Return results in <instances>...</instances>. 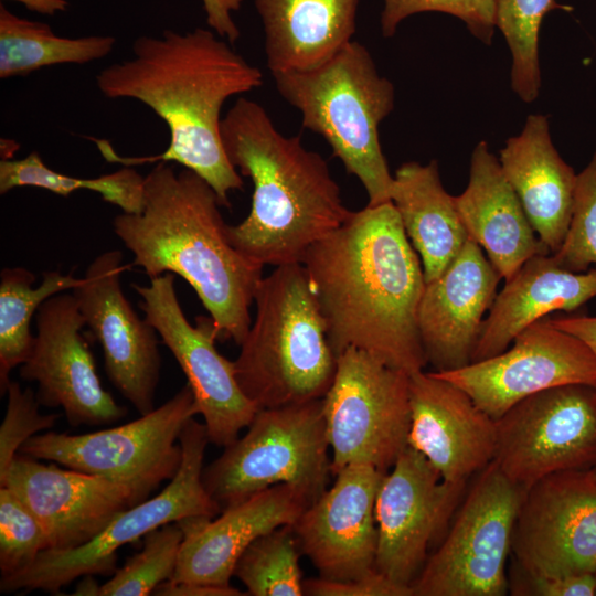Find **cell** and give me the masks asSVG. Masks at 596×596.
Listing matches in <instances>:
<instances>
[{
  "instance_id": "cell-1",
  "label": "cell",
  "mask_w": 596,
  "mask_h": 596,
  "mask_svg": "<svg viewBox=\"0 0 596 596\" xmlns=\"http://www.w3.org/2000/svg\"><path fill=\"white\" fill-rule=\"evenodd\" d=\"M132 56L110 64L96 76L100 93L148 106L169 129L167 149L149 157H121L111 145L94 139L103 157L126 167L177 162L204 179L222 206L244 182L230 162L221 137L225 102L263 85L262 72L213 30L185 33L164 30L132 43Z\"/></svg>"
},
{
  "instance_id": "cell-2",
  "label": "cell",
  "mask_w": 596,
  "mask_h": 596,
  "mask_svg": "<svg viewBox=\"0 0 596 596\" xmlns=\"http://www.w3.org/2000/svg\"><path fill=\"white\" fill-rule=\"evenodd\" d=\"M301 264L337 356L353 347L409 375L423 371L418 309L426 281L391 201L351 211Z\"/></svg>"
},
{
  "instance_id": "cell-3",
  "label": "cell",
  "mask_w": 596,
  "mask_h": 596,
  "mask_svg": "<svg viewBox=\"0 0 596 596\" xmlns=\"http://www.w3.org/2000/svg\"><path fill=\"white\" fill-rule=\"evenodd\" d=\"M221 201L199 174L159 161L145 177L142 207L116 215L114 232L132 253V265L153 278L182 277L212 318L217 340L241 345L264 266L230 242Z\"/></svg>"
},
{
  "instance_id": "cell-4",
  "label": "cell",
  "mask_w": 596,
  "mask_h": 596,
  "mask_svg": "<svg viewBox=\"0 0 596 596\" xmlns=\"http://www.w3.org/2000/svg\"><path fill=\"white\" fill-rule=\"evenodd\" d=\"M221 137L232 166L253 182L249 213L226 226L231 244L251 260L301 263L350 215L327 161L299 136L283 135L257 102L237 98L222 119Z\"/></svg>"
},
{
  "instance_id": "cell-5",
  "label": "cell",
  "mask_w": 596,
  "mask_h": 596,
  "mask_svg": "<svg viewBox=\"0 0 596 596\" xmlns=\"http://www.w3.org/2000/svg\"><path fill=\"white\" fill-rule=\"evenodd\" d=\"M256 313L234 361L237 381L258 409L324 396L337 355L301 263L275 267L254 296Z\"/></svg>"
},
{
  "instance_id": "cell-6",
  "label": "cell",
  "mask_w": 596,
  "mask_h": 596,
  "mask_svg": "<svg viewBox=\"0 0 596 596\" xmlns=\"http://www.w3.org/2000/svg\"><path fill=\"white\" fill-rule=\"evenodd\" d=\"M273 77L279 95L300 111L302 127L320 135L362 183L368 204L390 202L393 175L379 127L394 108L395 91L369 50L351 41L315 68Z\"/></svg>"
},
{
  "instance_id": "cell-7",
  "label": "cell",
  "mask_w": 596,
  "mask_h": 596,
  "mask_svg": "<svg viewBox=\"0 0 596 596\" xmlns=\"http://www.w3.org/2000/svg\"><path fill=\"white\" fill-rule=\"evenodd\" d=\"M224 448L202 472L221 511L281 483L313 502L333 476L322 398L258 409L245 435Z\"/></svg>"
},
{
  "instance_id": "cell-8",
  "label": "cell",
  "mask_w": 596,
  "mask_h": 596,
  "mask_svg": "<svg viewBox=\"0 0 596 596\" xmlns=\"http://www.w3.org/2000/svg\"><path fill=\"white\" fill-rule=\"evenodd\" d=\"M209 443L205 425L194 417L188 421L179 437L181 465L160 493L118 513L99 534L76 549L44 550L28 567L1 576L0 590L26 593L39 589L58 594L85 575L114 574L117 550L164 524L192 517H216L221 509L202 482Z\"/></svg>"
},
{
  "instance_id": "cell-9",
  "label": "cell",
  "mask_w": 596,
  "mask_h": 596,
  "mask_svg": "<svg viewBox=\"0 0 596 596\" xmlns=\"http://www.w3.org/2000/svg\"><path fill=\"white\" fill-rule=\"evenodd\" d=\"M198 414L187 383L166 403L135 421L79 435L38 434L19 454L127 485L145 501L175 476L182 460L177 441L188 421Z\"/></svg>"
},
{
  "instance_id": "cell-10",
  "label": "cell",
  "mask_w": 596,
  "mask_h": 596,
  "mask_svg": "<svg viewBox=\"0 0 596 596\" xmlns=\"http://www.w3.org/2000/svg\"><path fill=\"white\" fill-rule=\"evenodd\" d=\"M524 493L494 460L485 467L413 582L414 596L505 595V564Z\"/></svg>"
},
{
  "instance_id": "cell-11",
  "label": "cell",
  "mask_w": 596,
  "mask_h": 596,
  "mask_svg": "<svg viewBox=\"0 0 596 596\" xmlns=\"http://www.w3.org/2000/svg\"><path fill=\"white\" fill-rule=\"evenodd\" d=\"M333 476L352 464L387 472L408 446L409 374L350 347L322 397Z\"/></svg>"
},
{
  "instance_id": "cell-12",
  "label": "cell",
  "mask_w": 596,
  "mask_h": 596,
  "mask_svg": "<svg viewBox=\"0 0 596 596\" xmlns=\"http://www.w3.org/2000/svg\"><path fill=\"white\" fill-rule=\"evenodd\" d=\"M493 460L525 491L560 471L596 466V387L566 384L532 394L496 419Z\"/></svg>"
},
{
  "instance_id": "cell-13",
  "label": "cell",
  "mask_w": 596,
  "mask_h": 596,
  "mask_svg": "<svg viewBox=\"0 0 596 596\" xmlns=\"http://www.w3.org/2000/svg\"><path fill=\"white\" fill-rule=\"evenodd\" d=\"M145 319L155 328L187 376L211 444L226 447L247 428L258 408L243 392L234 361L215 347L217 331L211 317L192 326L179 302L171 273L132 285Z\"/></svg>"
},
{
  "instance_id": "cell-14",
  "label": "cell",
  "mask_w": 596,
  "mask_h": 596,
  "mask_svg": "<svg viewBox=\"0 0 596 596\" xmlns=\"http://www.w3.org/2000/svg\"><path fill=\"white\" fill-rule=\"evenodd\" d=\"M514 562L541 576L596 573V476L549 475L524 493L512 538Z\"/></svg>"
},
{
  "instance_id": "cell-15",
  "label": "cell",
  "mask_w": 596,
  "mask_h": 596,
  "mask_svg": "<svg viewBox=\"0 0 596 596\" xmlns=\"http://www.w3.org/2000/svg\"><path fill=\"white\" fill-rule=\"evenodd\" d=\"M464 390L493 419L525 397L566 384L596 387V356L578 338L542 318L512 347L453 371L436 372Z\"/></svg>"
},
{
  "instance_id": "cell-16",
  "label": "cell",
  "mask_w": 596,
  "mask_h": 596,
  "mask_svg": "<svg viewBox=\"0 0 596 596\" xmlns=\"http://www.w3.org/2000/svg\"><path fill=\"white\" fill-rule=\"evenodd\" d=\"M465 487L444 481L419 451L407 446L384 475L376 494L374 567L393 582L412 587Z\"/></svg>"
},
{
  "instance_id": "cell-17",
  "label": "cell",
  "mask_w": 596,
  "mask_h": 596,
  "mask_svg": "<svg viewBox=\"0 0 596 596\" xmlns=\"http://www.w3.org/2000/svg\"><path fill=\"white\" fill-rule=\"evenodd\" d=\"M35 323L33 347L19 374L38 384L39 403L62 408L71 426H98L121 419L127 409L100 383L81 332L86 323L74 295L61 292L46 299L35 315Z\"/></svg>"
},
{
  "instance_id": "cell-18",
  "label": "cell",
  "mask_w": 596,
  "mask_h": 596,
  "mask_svg": "<svg viewBox=\"0 0 596 596\" xmlns=\"http://www.w3.org/2000/svg\"><path fill=\"white\" fill-rule=\"evenodd\" d=\"M128 266L117 249L99 254L72 289L79 311L99 342L111 384L140 415L155 409L161 358L155 328L139 318L121 288Z\"/></svg>"
},
{
  "instance_id": "cell-19",
  "label": "cell",
  "mask_w": 596,
  "mask_h": 596,
  "mask_svg": "<svg viewBox=\"0 0 596 596\" xmlns=\"http://www.w3.org/2000/svg\"><path fill=\"white\" fill-rule=\"evenodd\" d=\"M385 473L366 464L343 467L291 524L301 554L319 577L343 582L375 568V500Z\"/></svg>"
},
{
  "instance_id": "cell-20",
  "label": "cell",
  "mask_w": 596,
  "mask_h": 596,
  "mask_svg": "<svg viewBox=\"0 0 596 596\" xmlns=\"http://www.w3.org/2000/svg\"><path fill=\"white\" fill-rule=\"evenodd\" d=\"M8 486L33 512L47 550L76 549L129 507L142 502L129 486L18 454L0 487Z\"/></svg>"
},
{
  "instance_id": "cell-21",
  "label": "cell",
  "mask_w": 596,
  "mask_h": 596,
  "mask_svg": "<svg viewBox=\"0 0 596 596\" xmlns=\"http://www.w3.org/2000/svg\"><path fill=\"white\" fill-rule=\"evenodd\" d=\"M407 445L419 451L449 483H466L494 458L496 419L434 371L409 375Z\"/></svg>"
},
{
  "instance_id": "cell-22",
  "label": "cell",
  "mask_w": 596,
  "mask_h": 596,
  "mask_svg": "<svg viewBox=\"0 0 596 596\" xmlns=\"http://www.w3.org/2000/svg\"><path fill=\"white\" fill-rule=\"evenodd\" d=\"M311 503L305 491L281 483L223 509L214 518L178 521L184 539L170 579L228 586L243 552L259 536L294 524Z\"/></svg>"
},
{
  "instance_id": "cell-23",
  "label": "cell",
  "mask_w": 596,
  "mask_h": 596,
  "mask_svg": "<svg viewBox=\"0 0 596 596\" xmlns=\"http://www.w3.org/2000/svg\"><path fill=\"white\" fill-rule=\"evenodd\" d=\"M501 279L482 248L468 238L448 267L426 283L418 330L434 371H453L471 363L485 313Z\"/></svg>"
},
{
  "instance_id": "cell-24",
  "label": "cell",
  "mask_w": 596,
  "mask_h": 596,
  "mask_svg": "<svg viewBox=\"0 0 596 596\" xmlns=\"http://www.w3.org/2000/svg\"><path fill=\"white\" fill-rule=\"evenodd\" d=\"M596 297V269L572 272L538 253L504 280L485 318L471 362L505 351L525 328L554 311L572 312Z\"/></svg>"
},
{
  "instance_id": "cell-25",
  "label": "cell",
  "mask_w": 596,
  "mask_h": 596,
  "mask_svg": "<svg viewBox=\"0 0 596 596\" xmlns=\"http://www.w3.org/2000/svg\"><path fill=\"white\" fill-rule=\"evenodd\" d=\"M498 159L540 242L556 253L571 222L577 174L554 147L547 117L529 115Z\"/></svg>"
},
{
  "instance_id": "cell-26",
  "label": "cell",
  "mask_w": 596,
  "mask_h": 596,
  "mask_svg": "<svg viewBox=\"0 0 596 596\" xmlns=\"http://www.w3.org/2000/svg\"><path fill=\"white\" fill-rule=\"evenodd\" d=\"M455 199L469 238L485 251L502 279L533 255L550 253L486 140L475 146L467 188Z\"/></svg>"
},
{
  "instance_id": "cell-27",
  "label": "cell",
  "mask_w": 596,
  "mask_h": 596,
  "mask_svg": "<svg viewBox=\"0 0 596 596\" xmlns=\"http://www.w3.org/2000/svg\"><path fill=\"white\" fill-rule=\"evenodd\" d=\"M272 75L315 68L352 41L359 0H254Z\"/></svg>"
},
{
  "instance_id": "cell-28",
  "label": "cell",
  "mask_w": 596,
  "mask_h": 596,
  "mask_svg": "<svg viewBox=\"0 0 596 596\" xmlns=\"http://www.w3.org/2000/svg\"><path fill=\"white\" fill-rule=\"evenodd\" d=\"M391 202L421 258L425 281L435 279L469 238L456 199L443 185L437 161L401 164L393 175Z\"/></svg>"
},
{
  "instance_id": "cell-29",
  "label": "cell",
  "mask_w": 596,
  "mask_h": 596,
  "mask_svg": "<svg viewBox=\"0 0 596 596\" xmlns=\"http://www.w3.org/2000/svg\"><path fill=\"white\" fill-rule=\"evenodd\" d=\"M116 39L109 35L64 38L49 24L21 18L0 6V77L26 76L58 64H85L106 57Z\"/></svg>"
},
{
  "instance_id": "cell-30",
  "label": "cell",
  "mask_w": 596,
  "mask_h": 596,
  "mask_svg": "<svg viewBox=\"0 0 596 596\" xmlns=\"http://www.w3.org/2000/svg\"><path fill=\"white\" fill-rule=\"evenodd\" d=\"M82 278L72 273L45 272L33 287L35 276L24 267H8L0 273V390L10 383V372L29 358L34 334L31 320L50 297L75 288Z\"/></svg>"
},
{
  "instance_id": "cell-31",
  "label": "cell",
  "mask_w": 596,
  "mask_h": 596,
  "mask_svg": "<svg viewBox=\"0 0 596 596\" xmlns=\"http://www.w3.org/2000/svg\"><path fill=\"white\" fill-rule=\"evenodd\" d=\"M145 177L130 167L96 178L71 177L47 167L41 156L32 151L22 159L0 161V193L19 187H35L68 196L79 190L98 193L125 213H138L142 207Z\"/></svg>"
},
{
  "instance_id": "cell-32",
  "label": "cell",
  "mask_w": 596,
  "mask_h": 596,
  "mask_svg": "<svg viewBox=\"0 0 596 596\" xmlns=\"http://www.w3.org/2000/svg\"><path fill=\"white\" fill-rule=\"evenodd\" d=\"M300 550L290 525L279 526L256 539L240 556L233 576L252 596H301Z\"/></svg>"
},
{
  "instance_id": "cell-33",
  "label": "cell",
  "mask_w": 596,
  "mask_h": 596,
  "mask_svg": "<svg viewBox=\"0 0 596 596\" xmlns=\"http://www.w3.org/2000/svg\"><path fill=\"white\" fill-rule=\"evenodd\" d=\"M143 539L142 550L99 585L96 596H147L173 577L184 539L179 524H164Z\"/></svg>"
},
{
  "instance_id": "cell-34",
  "label": "cell",
  "mask_w": 596,
  "mask_h": 596,
  "mask_svg": "<svg viewBox=\"0 0 596 596\" xmlns=\"http://www.w3.org/2000/svg\"><path fill=\"white\" fill-rule=\"evenodd\" d=\"M47 540L33 512L8 486L0 487V571L14 574L47 550Z\"/></svg>"
},
{
  "instance_id": "cell-35",
  "label": "cell",
  "mask_w": 596,
  "mask_h": 596,
  "mask_svg": "<svg viewBox=\"0 0 596 596\" xmlns=\"http://www.w3.org/2000/svg\"><path fill=\"white\" fill-rule=\"evenodd\" d=\"M552 255L558 265L576 273L596 264V148L588 164L577 173L568 230Z\"/></svg>"
},
{
  "instance_id": "cell-36",
  "label": "cell",
  "mask_w": 596,
  "mask_h": 596,
  "mask_svg": "<svg viewBox=\"0 0 596 596\" xmlns=\"http://www.w3.org/2000/svg\"><path fill=\"white\" fill-rule=\"evenodd\" d=\"M497 6L498 0H384L381 30L390 38L409 15L443 12L460 19L473 36L489 45L497 28Z\"/></svg>"
},
{
  "instance_id": "cell-37",
  "label": "cell",
  "mask_w": 596,
  "mask_h": 596,
  "mask_svg": "<svg viewBox=\"0 0 596 596\" xmlns=\"http://www.w3.org/2000/svg\"><path fill=\"white\" fill-rule=\"evenodd\" d=\"M6 394L7 408L0 426V480L22 445L40 432L52 428L58 418L56 414H41L35 393L29 387L22 389L15 381H10Z\"/></svg>"
},
{
  "instance_id": "cell-38",
  "label": "cell",
  "mask_w": 596,
  "mask_h": 596,
  "mask_svg": "<svg viewBox=\"0 0 596 596\" xmlns=\"http://www.w3.org/2000/svg\"><path fill=\"white\" fill-rule=\"evenodd\" d=\"M513 575L509 583L512 595L529 596H595L596 573L541 576L532 575L513 563Z\"/></svg>"
},
{
  "instance_id": "cell-39",
  "label": "cell",
  "mask_w": 596,
  "mask_h": 596,
  "mask_svg": "<svg viewBox=\"0 0 596 596\" xmlns=\"http://www.w3.org/2000/svg\"><path fill=\"white\" fill-rule=\"evenodd\" d=\"M304 593L310 596H414L411 586L393 582L376 568L343 582L309 578L304 581Z\"/></svg>"
},
{
  "instance_id": "cell-40",
  "label": "cell",
  "mask_w": 596,
  "mask_h": 596,
  "mask_svg": "<svg viewBox=\"0 0 596 596\" xmlns=\"http://www.w3.org/2000/svg\"><path fill=\"white\" fill-rule=\"evenodd\" d=\"M211 30L231 44L240 38V29L232 12L241 8L243 0H201Z\"/></svg>"
},
{
  "instance_id": "cell-41",
  "label": "cell",
  "mask_w": 596,
  "mask_h": 596,
  "mask_svg": "<svg viewBox=\"0 0 596 596\" xmlns=\"http://www.w3.org/2000/svg\"><path fill=\"white\" fill-rule=\"evenodd\" d=\"M158 596H242L247 595L240 589L228 586L204 585L189 582L168 579L153 592Z\"/></svg>"
},
{
  "instance_id": "cell-42",
  "label": "cell",
  "mask_w": 596,
  "mask_h": 596,
  "mask_svg": "<svg viewBox=\"0 0 596 596\" xmlns=\"http://www.w3.org/2000/svg\"><path fill=\"white\" fill-rule=\"evenodd\" d=\"M550 321L556 328L566 331L582 340L596 356V317H550Z\"/></svg>"
},
{
  "instance_id": "cell-43",
  "label": "cell",
  "mask_w": 596,
  "mask_h": 596,
  "mask_svg": "<svg viewBox=\"0 0 596 596\" xmlns=\"http://www.w3.org/2000/svg\"><path fill=\"white\" fill-rule=\"evenodd\" d=\"M22 3L29 10L45 14L54 15L58 12H64L67 7V0H13Z\"/></svg>"
},
{
  "instance_id": "cell-44",
  "label": "cell",
  "mask_w": 596,
  "mask_h": 596,
  "mask_svg": "<svg viewBox=\"0 0 596 596\" xmlns=\"http://www.w3.org/2000/svg\"><path fill=\"white\" fill-rule=\"evenodd\" d=\"M94 575H85L77 584L73 595L96 596L99 584L94 579Z\"/></svg>"
},
{
  "instance_id": "cell-45",
  "label": "cell",
  "mask_w": 596,
  "mask_h": 596,
  "mask_svg": "<svg viewBox=\"0 0 596 596\" xmlns=\"http://www.w3.org/2000/svg\"><path fill=\"white\" fill-rule=\"evenodd\" d=\"M592 470H593V472H594L595 476H596V466H594V467L592 468Z\"/></svg>"
},
{
  "instance_id": "cell-46",
  "label": "cell",
  "mask_w": 596,
  "mask_h": 596,
  "mask_svg": "<svg viewBox=\"0 0 596 596\" xmlns=\"http://www.w3.org/2000/svg\"><path fill=\"white\" fill-rule=\"evenodd\" d=\"M539 1H545V0H539Z\"/></svg>"
}]
</instances>
